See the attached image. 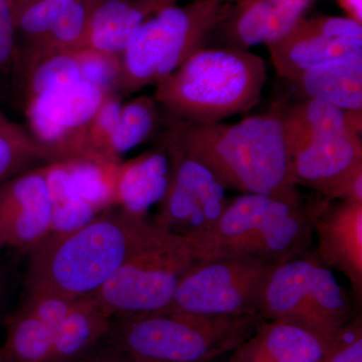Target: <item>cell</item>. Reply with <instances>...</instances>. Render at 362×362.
I'll return each instance as SVG.
<instances>
[{
    "label": "cell",
    "instance_id": "6da1fadb",
    "mask_svg": "<svg viewBox=\"0 0 362 362\" xmlns=\"http://www.w3.org/2000/svg\"><path fill=\"white\" fill-rule=\"evenodd\" d=\"M163 230L119 206L74 230L51 232L26 250L25 293L90 296Z\"/></svg>",
    "mask_w": 362,
    "mask_h": 362
},
{
    "label": "cell",
    "instance_id": "7a4b0ae2",
    "mask_svg": "<svg viewBox=\"0 0 362 362\" xmlns=\"http://www.w3.org/2000/svg\"><path fill=\"white\" fill-rule=\"evenodd\" d=\"M283 110L238 123L199 124L173 119L168 132L216 175L226 188L303 204L292 175Z\"/></svg>",
    "mask_w": 362,
    "mask_h": 362
},
{
    "label": "cell",
    "instance_id": "3957f363",
    "mask_svg": "<svg viewBox=\"0 0 362 362\" xmlns=\"http://www.w3.org/2000/svg\"><path fill=\"white\" fill-rule=\"evenodd\" d=\"M266 63L243 49H202L156 84L154 99L185 122L218 123L259 103Z\"/></svg>",
    "mask_w": 362,
    "mask_h": 362
},
{
    "label": "cell",
    "instance_id": "277c9868",
    "mask_svg": "<svg viewBox=\"0 0 362 362\" xmlns=\"http://www.w3.org/2000/svg\"><path fill=\"white\" fill-rule=\"evenodd\" d=\"M192 237L209 259L247 257L278 266L310 247L312 209L271 195L244 194L230 201L213 230Z\"/></svg>",
    "mask_w": 362,
    "mask_h": 362
},
{
    "label": "cell",
    "instance_id": "5b68a950",
    "mask_svg": "<svg viewBox=\"0 0 362 362\" xmlns=\"http://www.w3.org/2000/svg\"><path fill=\"white\" fill-rule=\"evenodd\" d=\"M259 316L163 313L113 318L111 344L131 358L211 362L230 354L256 330Z\"/></svg>",
    "mask_w": 362,
    "mask_h": 362
},
{
    "label": "cell",
    "instance_id": "8992f818",
    "mask_svg": "<svg viewBox=\"0 0 362 362\" xmlns=\"http://www.w3.org/2000/svg\"><path fill=\"white\" fill-rule=\"evenodd\" d=\"M230 6L220 0H194L150 16L121 56L115 90L130 95L158 84L204 47Z\"/></svg>",
    "mask_w": 362,
    "mask_h": 362
},
{
    "label": "cell",
    "instance_id": "52a82bcc",
    "mask_svg": "<svg viewBox=\"0 0 362 362\" xmlns=\"http://www.w3.org/2000/svg\"><path fill=\"white\" fill-rule=\"evenodd\" d=\"M207 259L194 238L164 230L90 296L111 319L163 313L181 281Z\"/></svg>",
    "mask_w": 362,
    "mask_h": 362
},
{
    "label": "cell",
    "instance_id": "ba28073f",
    "mask_svg": "<svg viewBox=\"0 0 362 362\" xmlns=\"http://www.w3.org/2000/svg\"><path fill=\"white\" fill-rule=\"evenodd\" d=\"M352 314L351 299L332 272L306 252L272 272L258 316L296 324L333 341Z\"/></svg>",
    "mask_w": 362,
    "mask_h": 362
},
{
    "label": "cell",
    "instance_id": "9c48e42d",
    "mask_svg": "<svg viewBox=\"0 0 362 362\" xmlns=\"http://www.w3.org/2000/svg\"><path fill=\"white\" fill-rule=\"evenodd\" d=\"M276 267L247 257L207 259L181 281L163 313L258 316L264 290Z\"/></svg>",
    "mask_w": 362,
    "mask_h": 362
},
{
    "label": "cell",
    "instance_id": "30bf717a",
    "mask_svg": "<svg viewBox=\"0 0 362 362\" xmlns=\"http://www.w3.org/2000/svg\"><path fill=\"white\" fill-rule=\"evenodd\" d=\"M161 146L168 157L169 180L154 225L187 237L211 232L230 204L225 185L168 131Z\"/></svg>",
    "mask_w": 362,
    "mask_h": 362
},
{
    "label": "cell",
    "instance_id": "8fae6325",
    "mask_svg": "<svg viewBox=\"0 0 362 362\" xmlns=\"http://www.w3.org/2000/svg\"><path fill=\"white\" fill-rule=\"evenodd\" d=\"M109 94L82 82L52 90L25 105L32 137L47 150L52 162L82 157L88 125Z\"/></svg>",
    "mask_w": 362,
    "mask_h": 362
},
{
    "label": "cell",
    "instance_id": "7c38bea8",
    "mask_svg": "<svg viewBox=\"0 0 362 362\" xmlns=\"http://www.w3.org/2000/svg\"><path fill=\"white\" fill-rule=\"evenodd\" d=\"M298 185L313 188L328 199L345 201L362 175L361 136H331L305 145L291 156Z\"/></svg>",
    "mask_w": 362,
    "mask_h": 362
},
{
    "label": "cell",
    "instance_id": "4fadbf2b",
    "mask_svg": "<svg viewBox=\"0 0 362 362\" xmlns=\"http://www.w3.org/2000/svg\"><path fill=\"white\" fill-rule=\"evenodd\" d=\"M52 220L45 166L0 185V226L6 246L28 250L52 232Z\"/></svg>",
    "mask_w": 362,
    "mask_h": 362
},
{
    "label": "cell",
    "instance_id": "5bb4252c",
    "mask_svg": "<svg viewBox=\"0 0 362 362\" xmlns=\"http://www.w3.org/2000/svg\"><path fill=\"white\" fill-rule=\"evenodd\" d=\"M317 259L341 272L351 284L356 303L362 297V204L340 201L312 209Z\"/></svg>",
    "mask_w": 362,
    "mask_h": 362
},
{
    "label": "cell",
    "instance_id": "9a60e30c",
    "mask_svg": "<svg viewBox=\"0 0 362 362\" xmlns=\"http://www.w3.org/2000/svg\"><path fill=\"white\" fill-rule=\"evenodd\" d=\"M315 0H238L216 32L226 49L249 51L291 30Z\"/></svg>",
    "mask_w": 362,
    "mask_h": 362
},
{
    "label": "cell",
    "instance_id": "2e32d148",
    "mask_svg": "<svg viewBox=\"0 0 362 362\" xmlns=\"http://www.w3.org/2000/svg\"><path fill=\"white\" fill-rule=\"evenodd\" d=\"M266 47L278 75L288 81L316 66L362 54V42L330 37L314 18H306Z\"/></svg>",
    "mask_w": 362,
    "mask_h": 362
},
{
    "label": "cell",
    "instance_id": "e0dca14e",
    "mask_svg": "<svg viewBox=\"0 0 362 362\" xmlns=\"http://www.w3.org/2000/svg\"><path fill=\"white\" fill-rule=\"evenodd\" d=\"M331 343L296 324L262 319L251 337L230 352L228 362H321Z\"/></svg>",
    "mask_w": 362,
    "mask_h": 362
},
{
    "label": "cell",
    "instance_id": "ac0fdd59",
    "mask_svg": "<svg viewBox=\"0 0 362 362\" xmlns=\"http://www.w3.org/2000/svg\"><path fill=\"white\" fill-rule=\"evenodd\" d=\"M361 116L362 110L345 111L327 102L306 98L287 111L283 110V127L290 154L331 136H361Z\"/></svg>",
    "mask_w": 362,
    "mask_h": 362
},
{
    "label": "cell",
    "instance_id": "d6986e66",
    "mask_svg": "<svg viewBox=\"0 0 362 362\" xmlns=\"http://www.w3.org/2000/svg\"><path fill=\"white\" fill-rule=\"evenodd\" d=\"M168 180V157L162 146L120 162L117 170L116 206L145 216L150 206L163 199Z\"/></svg>",
    "mask_w": 362,
    "mask_h": 362
},
{
    "label": "cell",
    "instance_id": "ffe728a7",
    "mask_svg": "<svg viewBox=\"0 0 362 362\" xmlns=\"http://www.w3.org/2000/svg\"><path fill=\"white\" fill-rule=\"evenodd\" d=\"M289 82L307 98L345 111L362 110V54L316 66Z\"/></svg>",
    "mask_w": 362,
    "mask_h": 362
},
{
    "label": "cell",
    "instance_id": "44dd1931",
    "mask_svg": "<svg viewBox=\"0 0 362 362\" xmlns=\"http://www.w3.org/2000/svg\"><path fill=\"white\" fill-rule=\"evenodd\" d=\"M156 13L128 0H94L87 47L121 57L143 23Z\"/></svg>",
    "mask_w": 362,
    "mask_h": 362
},
{
    "label": "cell",
    "instance_id": "7402d4cb",
    "mask_svg": "<svg viewBox=\"0 0 362 362\" xmlns=\"http://www.w3.org/2000/svg\"><path fill=\"white\" fill-rule=\"evenodd\" d=\"M112 319L92 296L80 298L58 329L52 332L51 362H73L89 354L108 335Z\"/></svg>",
    "mask_w": 362,
    "mask_h": 362
},
{
    "label": "cell",
    "instance_id": "603a6c76",
    "mask_svg": "<svg viewBox=\"0 0 362 362\" xmlns=\"http://www.w3.org/2000/svg\"><path fill=\"white\" fill-rule=\"evenodd\" d=\"M0 362H51L52 332L21 307L7 320Z\"/></svg>",
    "mask_w": 362,
    "mask_h": 362
},
{
    "label": "cell",
    "instance_id": "cb8c5ba5",
    "mask_svg": "<svg viewBox=\"0 0 362 362\" xmlns=\"http://www.w3.org/2000/svg\"><path fill=\"white\" fill-rule=\"evenodd\" d=\"M81 51L52 52L25 59V105L52 90L82 83Z\"/></svg>",
    "mask_w": 362,
    "mask_h": 362
},
{
    "label": "cell",
    "instance_id": "d4e9b609",
    "mask_svg": "<svg viewBox=\"0 0 362 362\" xmlns=\"http://www.w3.org/2000/svg\"><path fill=\"white\" fill-rule=\"evenodd\" d=\"M45 168L54 211L52 232L74 230L99 214L74 187L65 161L52 162Z\"/></svg>",
    "mask_w": 362,
    "mask_h": 362
},
{
    "label": "cell",
    "instance_id": "484cf974",
    "mask_svg": "<svg viewBox=\"0 0 362 362\" xmlns=\"http://www.w3.org/2000/svg\"><path fill=\"white\" fill-rule=\"evenodd\" d=\"M94 0H74L39 44L28 49L26 59L52 52L87 47V28Z\"/></svg>",
    "mask_w": 362,
    "mask_h": 362
},
{
    "label": "cell",
    "instance_id": "4316f807",
    "mask_svg": "<svg viewBox=\"0 0 362 362\" xmlns=\"http://www.w3.org/2000/svg\"><path fill=\"white\" fill-rule=\"evenodd\" d=\"M157 102L154 98L140 96L122 105L113 138L112 152L117 161L123 154L144 142L157 121Z\"/></svg>",
    "mask_w": 362,
    "mask_h": 362
},
{
    "label": "cell",
    "instance_id": "83f0119b",
    "mask_svg": "<svg viewBox=\"0 0 362 362\" xmlns=\"http://www.w3.org/2000/svg\"><path fill=\"white\" fill-rule=\"evenodd\" d=\"M37 161L52 162L32 135L11 121L0 127V185Z\"/></svg>",
    "mask_w": 362,
    "mask_h": 362
},
{
    "label": "cell",
    "instance_id": "f1b7e54d",
    "mask_svg": "<svg viewBox=\"0 0 362 362\" xmlns=\"http://www.w3.org/2000/svg\"><path fill=\"white\" fill-rule=\"evenodd\" d=\"M122 105L120 98L117 96L115 93H110L105 98L103 103L92 117L88 125L84 150L81 158L120 163L116 160L112 152V138Z\"/></svg>",
    "mask_w": 362,
    "mask_h": 362
},
{
    "label": "cell",
    "instance_id": "f546056e",
    "mask_svg": "<svg viewBox=\"0 0 362 362\" xmlns=\"http://www.w3.org/2000/svg\"><path fill=\"white\" fill-rule=\"evenodd\" d=\"M74 0H40L14 16L16 32L21 33L28 47H35L51 30Z\"/></svg>",
    "mask_w": 362,
    "mask_h": 362
},
{
    "label": "cell",
    "instance_id": "4dcf8cb0",
    "mask_svg": "<svg viewBox=\"0 0 362 362\" xmlns=\"http://www.w3.org/2000/svg\"><path fill=\"white\" fill-rule=\"evenodd\" d=\"M121 71V57L86 47L81 51L82 82L115 93Z\"/></svg>",
    "mask_w": 362,
    "mask_h": 362
},
{
    "label": "cell",
    "instance_id": "1f68e13d",
    "mask_svg": "<svg viewBox=\"0 0 362 362\" xmlns=\"http://www.w3.org/2000/svg\"><path fill=\"white\" fill-rule=\"evenodd\" d=\"M76 301L57 293L33 292L26 293L23 307L54 332L64 322Z\"/></svg>",
    "mask_w": 362,
    "mask_h": 362
},
{
    "label": "cell",
    "instance_id": "d6a6232c",
    "mask_svg": "<svg viewBox=\"0 0 362 362\" xmlns=\"http://www.w3.org/2000/svg\"><path fill=\"white\" fill-rule=\"evenodd\" d=\"M321 362H362L361 315L354 317L338 333Z\"/></svg>",
    "mask_w": 362,
    "mask_h": 362
},
{
    "label": "cell",
    "instance_id": "836d02e7",
    "mask_svg": "<svg viewBox=\"0 0 362 362\" xmlns=\"http://www.w3.org/2000/svg\"><path fill=\"white\" fill-rule=\"evenodd\" d=\"M16 23L11 0H0V71L11 63L16 51Z\"/></svg>",
    "mask_w": 362,
    "mask_h": 362
},
{
    "label": "cell",
    "instance_id": "e575fe53",
    "mask_svg": "<svg viewBox=\"0 0 362 362\" xmlns=\"http://www.w3.org/2000/svg\"><path fill=\"white\" fill-rule=\"evenodd\" d=\"M73 362H134L128 354L114 345L96 349Z\"/></svg>",
    "mask_w": 362,
    "mask_h": 362
},
{
    "label": "cell",
    "instance_id": "d590c367",
    "mask_svg": "<svg viewBox=\"0 0 362 362\" xmlns=\"http://www.w3.org/2000/svg\"><path fill=\"white\" fill-rule=\"evenodd\" d=\"M346 18L362 25V0H337Z\"/></svg>",
    "mask_w": 362,
    "mask_h": 362
},
{
    "label": "cell",
    "instance_id": "8d00e7d4",
    "mask_svg": "<svg viewBox=\"0 0 362 362\" xmlns=\"http://www.w3.org/2000/svg\"><path fill=\"white\" fill-rule=\"evenodd\" d=\"M128 1L135 2L140 6L147 7L156 13L157 11H161L165 7L175 6L178 0H128Z\"/></svg>",
    "mask_w": 362,
    "mask_h": 362
},
{
    "label": "cell",
    "instance_id": "74e56055",
    "mask_svg": "<svg viewBox=\"0 0 362 362\" xmlns=\"http://www.w3.org/2000/svg\"><path fill=\"white\" fill-rule=\"evenodd\" d=\"M40 1V0H14V16L21 11V9L25 8L28 6H32V4H35V2Z\"/></svg>",
    "mask_w": 362,
    "mask_h": 362
},
{
    "label": "cell",
    "instance_id": "f35d334b",
    "mask_svg": "<svg viewBox=\"0 0 362 362\" xmlns=\"http://www.w3.org/2000/svg\"><path fill=\"white\" fill-rule=\"evenodd\" d=\"M8 119H7L6 117L4 116V114L2 113L1 110H0V127H1V126H4V124L8 122Z\"/></svg>",
    "mask_w": 362,
    "mask_h": 362
},
{
    "label": "cell",
    "instance_id": "ab89813d",
    "mask_svg": "<svg viewBox=\"0 0 362 362\" xmlns=\"http://www.w3.org/2000/svg\"><path fill=\"white\" fill-rule=\"evenodd\" d=\"M6 246V239H4V232H2L1 226H0V247Z\"/></svg>",
    "mask_w": 362,
    "mask_h": 362
},
{
    "label": "cell",
    "instance_id": "60d3db41",
    "mask_svg": "<svg viewBox=\"0 0 362 362\" xmlns=\"http://www.w3.org/2000/svg\"><path fill=\"white\" fill-rule=\"evenodd\" d=\"M2 294H4V281H2L1 276H0V301L2 299Z\"/></svg>",
    "mask_w": 362,
    "mask_h": 362
},
{
    "label": "cell",
    "instance_id": "b9f144b4",
    "mask_svg": "<svg viewBox=\"0 0 362 362\" xmlns=\"http://www.w3.org/2000/svg\"><path fill=\"white\" fill-rule=\"evenodd\" d=\"M134 362H162L156 361H150V359H142V358H132ZM214 362V361H211Z\"/></svg>",
    "mask_w": 362,
    "mask_h": 362
},
{
    "label": "cell",
    "instance_id": "7bdbcfd3",
    "mask_svg": "<svg viewBox=\"0 0 362 362\" xmlns=\"http://www.w3.org/2000/svg\"><path fill=\"white\" fill-rule=\"evenodd\" d=\"M11 2H13V6H14V0H11ZM13 7H14V6H13Z\"/></svg>",
    "mask_w": 362,
    "mask_h": 362
},
{
    "label": "cell",
    "instance_id": "ee69618b",
    "mask_svg": "<svg viewBox=\"0 0 362 362\" xmlns=\"http://www.w3.org/2000/svg\"><path fill=\"white\" fill-rule=\"evenodd\" d=\"M220 1H223V0H220Z\"/></svg>",
    "mask_w": 362,
    "mask_h": 362
}]
</instances>
